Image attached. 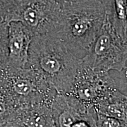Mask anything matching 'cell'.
Listing matches in <instances>:
<instances>
[{"instance_id":"10","label":"cell","mask_w":127,"mask_h":127,"mask_svg":"<svg viewBox=\"0 0 127 127\" xmlns=\"http://www.w3.org/2000/svg\"><path fill=\"white\" fill-rule=\"evenodd\" d=\"M96 114L115 118L127 126V95L118 89L94 105Z\"/></svg>"},{"instance_id":"12","label":"cell","mask_w":127,"mask_h":127,"mask_svg":"<svg viewBox=\"0 0 127 127\" xmlns=\"http://www.w3.org/2000/svg\"><path fill=\"white\" fill-rule=\"evenodd\" d=\"M8 24L0 20V71L7 66Z\"/></svg>"},{"instance_id":"8","label":"cell","mask_w":127,"mask_h":127,"mask_svg":"<svg viewBox=\"0 0 127 127\" xmlns=\"http://www.w3.org/2000/svg\"><path fill=\"white\" fill-rule=\"evenodd\" d=\"M52 103L17 108L9 116L4 127H56L52 112Z\"/></svg>"},{"instance_id":"5","label":"cell","mask_w":127,"mask_h":127,"mask_svg":"<svg viewBox=\"0 0 127 127\" xmlns=\"http://www.w3.org/2000/svg\"><path fill=\"white\" fill-rule=\"evenodd\" d=\"M127 58V47L116 34L105 18L102 28L81 61L93 69L118 72Z\"/></svg>"},{"instance_id":"2","label":"cell","mask_w":127,"mask_h":127,"mask_svg":"<svg viewBox=\"0 0 127 127\" xmlns=\"http://www.w3.org/2000/svg\"><path fill=\"white\" fill-rule=\"evenodd\" d=\"M61 20L57 36L75 54L87 52L99 34L105 18L102 0H78L60 5Z\"/></svg>"},{"instance_id":"7","label":"cell","mask_w":127,"mask_h":127,"mask_svg":"<svg viewBox=\"0 0 127 127\" xmlns=\"http://www.w3.org/2000/svg\"><path fill=\"white\" fill-rule=\"evenodd\" d=\"M33 35L18 21L8 24V67L25 68L29 58Z\"/></svg>"},{"instance_id":"16","label":"cell","mask_w":127,"mask_h":127,"mask_svg":"<svg viewBox=\"0 0 127 127\" xmlns=\"http://www.w3.org/2000/svg\"><path fill=\"white\" fill-rule=\"evenodd\" d=\"M71 127H96V119L78 120Z\"/></svg>"},{"instance_id":"13","label":"cell","mask_w":127,"mask_h":127,"mask_svg":"<svg viewBox=\"0 0 127 127\" xmlns=\"http://www.w3.org/2000/svg\"><path fill=\"white\" fill-rule=\"evenodd\" d=\"M113 72L115 74H110L115 82L116 87L120 92L127 95V58L122 69L118 72Z\"/></svg>"},{"instance_id":"14","label":"cell","mask_w":127,"mask_h":127,"mask_svg":"<svg viewBox=\"0 0 127 127\" xmlns=\"http://www.w3.org/2000/svg\"><path fill=\"white\" fill-rule=\"evenodd\" d=\"M96 127H127L125 123L117 119L96 114Z\"/></svg>"},{"instance_id":"4","label":"cell","mask_w":127,"mask_h":127,"mask_svg":"<svg viewBox=\"0 0 127 127\" xmlns=\"http://www.w3.org/2000/svg\"><path fill=\"white\" fill-rule=\"evenodd\" d=\"M60 20L61 7L53 0H15L4 18L7 24L20 22L34 36L57 35Z\"/></svg>"},{"instance_id":"6","label":"cell","mask_w":127,"mask_h":127,"mask_svg":"<svg viewBox=\"0 0 127 127\" xmlns=\"http://www.w3.org/2000/svg\"><path fill=\"white\" fill-rule=\"evenodd\" d=\"M117 88L110 72L93 69L84 65L80 59L70 95L88 107L104 99Z\"/></svg>"},{"instance_id":"15","label":"cell","mask_w":127,"mask_h":127,"mask_svg":"<svg viewBox=\"0 0 127 127\" xmlns=\"http://www.w3.org/2000/svg\"><path fill=\"white\" fill-rule=\"evenodd\" d=\"M15 0H0V20L4 21L8 11Z\"/></svg>"},{"instance_id":"9","label":"cell","mask_w":127,"mask_h":127,"mask_svg":"<svg viewBox=\"0 0 127 127\" xmlns=\"http://www.w3.org/2000/svg\"><path fill=\"white\" fill-rule=\"evenodd\" d=\"M107 19L119 38L127 47V0H102Z\"/></svg>"},{"instance_id":"3","label":"cell","mask_w":127,"mask_h":127,"mask_svg":"<svg viewBox=\"0 0 127 127\" xmlns=\"http://www.w3.org/2000/svg\"><path fill=\"white\" fill-rule=\"evenodd\" d=\"M0 82L9 95L14 109L44 103L51 104L58 93L28 68L7 66L0 71Z\"/></svg>"},{"instance_id":"11","label":"cell","mask_w":127,"mask_h":127,"mask_svg":"<svg viewBox=\"0 0 127 127\" xmlns=\"http://www.w3.org/2000/svg\"><path fill=\"white\" fill-rule=\"evenodd\" d=\"M14 110L11 99L0 82V127H4L8 119Z\"/></svg>"},{"instance_id":"1","label":"cell","mask_w":127,"mask_h":127,"mask_svg":"<svg viewBox=\"0 0 127 127\" xmlns=\"http://www.w3.org/2000/svg\"><path fill=\"white\" fill-rule=\"evenodd\" d=\"M80 58L54 35L34 36L26 67L47 82L58 94H66L72 88ZM25 67V68H26Z\"/></svg>"},{"instance_id":"17","label":"cell","mask_w":127,"mask_h":127,"mask_svg":"<svg viewBox=\"0 0 127 127\" xmlns=\"http://www.w3.org/2000/svg\"><path fill=\"white\" fill-rule=\"evenodd\" d=\"M53 1H55V2H56L57 3H58V4L60 5L65 4V3L74 2V1H78V0H53Z\"/></svg>"}]
</instances>
